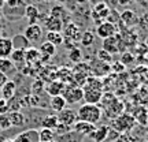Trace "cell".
<instances>
[{"instance_id":"bcb514c9","label":"cell","mask_w":148,"mask_h":142,"mask_svg":"<svg viewBox=\"0 0 148 142\" xmlns=\"http://www.w3.org/2000/svg\"><path fill=\"white\" fill-rule=\"evenodd\" d=\"M49 142H58V141H55V139H53V141H49Z\"/></svg>"},{"instance_id":"603a6c76","label":"cell","mask_w":148,"mask_h":142,"mask_svg":"<svg viewBox=\"0 0 148 142\" xmlns=\"http://www.w3.org/2000/svg\"><path fill=\"white\" fill-rule=\"evenodd\" d=\"M23 15L26 18L30 25H34L37 22V18H38V8L36 5H32L29 4L25 7V11H23Z\"/></svg>"},{"instance_id":"74e56055","label":"cell","mask_w":148,"mask_h":142,"mask_svg":"<svg viewBox=\"0 0 148 142\" xmlns=\"http://www.w3.org/2000/svg\"><path fill=\"white\" fill-rule=\"evenodd\" d=\"M106 8H108V5H107L106 1H99V3H96L95 4L93 11H95V12H101V11L106 10Z\"/></svg>"},{"instance_id":"ee69618b","label":"cell","mask_w":148,"mask_h":142,"mask_svg":"<svg viewBox=\"0 0 148 142\" xmlns=\"http://www.w3.org/2000/svg\"><path fill=\"white\" fill-rule=\"evenodd\" d=\"M4 142H14V139H5Z\"/></svg>"},{"instance_id":"d4e9b609","label":"cell","mask_w":148,"mask_h":142,"mask_svg":"<svg viewBox=\"0 0 148 142\" xmlns=\"http://www.w3.org/2000/svg\"><path fill=\"white\" fill-rule=\"evenodd\" d=\"M45 41L51 42L55 47H58V45L63 44L64 38H63V34L59 32H47L45 33Z\"/></svg>"},{"instance_id":"d6986e66","label":"cell","mask_w":148,"mask_h":142,"mask_svg":"<svg viewBox=\"0 0 148 142\" xmlns=\"http://www.w3.org/2000/svg\"><path fill=\"white\" fill-rule=\"evenodd\" d=\"M49 107H51V109L55 111L56 113L58 112H60V111H63L66 107H67V103H66V100L63 99V96H53V97H51L49 99Z\"/></svg>"},{"instance_id":"5bb4252c","label":"cell","mask_w":148,"mask_h":142,"mask_svg":"<svg viewBox=\"0 0 148 142\" xmlns=\"http://www.w3.org/2000/svg\"><path fill=\"white\" fill-rule=\"evenodd\" d=\"M64 88H66V84H64L63 81H60V79H55V81H52V82L45 88V92H47V94L49 96V97H53V96H60L62 93H63Z\"/></svg>"},{"instance_id":"60d3db41","label":"cell","mask_w":148,"mask_h":142,"mask_svg":"<svg viewBox=\"0 0 148 142\" xmlns=\"http://www.w3.org/2000/svg\"><path fill=\"white\" fill-rule=\"evenodd\" d=\"M7 81H8V77L5 75V74H3L1 71H0V89L4 86L5 84H7Z\"/></svg>"},{"instance_id":"f546056e","label":"cell","mask_w":148,"mask_h":142,"mask_svg":"<svg viewBox=\"0 0 148 142\" xmlns=\"http://www.w3.org/2000/svg\"><path fill=\"white\" fill-rule=\"evenodd\" d=\"M53 138H55V132H53V130L44 128V127H41V128L38 130V141L40 142L53 141Z\"/></svg>"},{"instance_id":"83f0119b","label":"cell","mask_w":148,"mask_h":142,"mask_svg":"<svg viewBox=\"0 0 148 142\" xmlns=\"http://www.w3.org/2000/svg\"><path fill=\"white\" fill-rule=\"evenodd\" d=\"M58 124H59V120L56 115H47V116H44L41 120V127L49 128V130H55Z\"/></svg>"},{"instance_id":"8fae6325","label":"cell","mask_w":148,"mask_h":142,"mask_svg":"<svg viewBox=\"0 0 148 142\" xmlns=\"http://www.w3.org/2000/svg\"><path fill=\"white\" fill-rule=\"evenodd\" d=\"M82 90H84L82 101H85V104H96V105H99L101 96H103V90H97V89H82Z\"/></svg>"},{"instance_id":"ac0fdd59","label":"cell","mask_w":148,"mask_h":142,"mask_svg":"<svg viewBox=\"0 0 148 142\" xmlns=\"http://www.w3.org/2000/svg\"><path fill=\"white\" fill-rule=\"evenodd\" d=\"M14 51L11 38H5V37H0V59L10 58L11 52Z\"/></svg>"},{"instance_id":"681fc988","label":"cell","mask_w":148,"mask_h":142,"mask_svg":"<svg viewBox=\"0 0 148 142\" xmlns=\"http://www.w3.org/2000/svg\"><path fill=\"white\" fill-rule=\"evenodd\" d=\"M1 1H3V0H1Z\"/></svg>"},{"instance_id":"5b68a950","label":"cell","mask_w":148,"mask_h":142,"mask_svg":"<svg viewBox=\"0 0 148 142\" xmlns=\"http://www.w3.org/2000/svg\"><path fill=\"white\" fill-rule=\"evenodd\" d=\"M122 41H123V40L121 38V34L116 33L115 36L108 37V38H104V40H103V48H101V49H104V51L108 52L110 55L119 53V52H122L121 47H119L122 44Z\"/></svg>"},{"instance_id":"9c48e42d","label":"cell","mask_w":148,"mask_h":142,"mask_svg":"<svg viewBox=\"0 0 148 142\" xmlns=\"http://www.w3.org/2000/svg\"><path fill=\"white\" fill-rule=\"evenodd\" d=\"M123 109H125V105H123L118 99H115L110 105H107L106 108L103 109V113H104L108 119L112 120V119H115L116 116H119L121 113H123Z\"/></svg>"},{"instance_id":"e575fe53","label":"cell","mask_w":148,"mask_h":142,"mask_svg":"<svg viewBox=\"0 0 148 142\" xmlns=\"http://www.w3.org/2000/svg\"><path fill=\"white\" fill-rule=\"evenodd\" d=\"M11 127V122L8 118V113H0V128L1 130H8Z\"/></svg>"},{"instance_id":"52a82bcc","label":"cell","mask_w":148,"mask_h":142,"mask_svg":"<svg viewBox=\"0 0 148 142\" xmlns=\"http://www.w3.org/2000/svg\"><path fill=\"white\" fill-rule=\"evenodd\" d=\"M58 120L60 124H63V126H67V127H73L74 123L78 120L77 119V111H74L73 108H70V107H66L63 111H60L58 112Z\"/></svg>"},{"instance_id":"c3c4849f","label":"cell","mask_w":148,"mask_h":142,"mask_svg":"<svg viewBox=\"0 0 148 142\" xmlns=\"http://www.w3.org/2000/svg\"><path fill=\"white\" fill-rule=\"evenodd\" d=\"M0 4H1V0H0Z\"/></svg>"},{"instance_id":"484cf974","label":"cell","mask_w":148,"mask_h":142,"mask_svg":"<svg viewBox=\"0 0 148 142\" xmlns=\"http://www.w3.org/2000/svg\"><path fill=\"white\" fill-rule=\"evenodd\" d=\"M14 49H27L29 48V41H27L23 34H16L11 38Z\"/></svg>"},{"instance_id":"ab89813d","label":"cell","mask_w":148,"mask_h":142,"mask_svg":"<svg viewBox=\"0 0 148 142\" xmlns=\"http://www.w3.org/2000/svg\"><path fill=\"white\" fill-rule=\"evenodd\" d=\"M111 69L114 70V71H118V73H119V71H122V70H125V66H123L121 62H116V63L112 64V67H111Z\"/></svg>"},{"instance_id":"b9f144b4","label":"cell","mask_w":148,"mask_h":142,"mask_svg":"<svg viewBox=\"0 0 148 142\" xmlns=\"http://www.w3.org/2000/svg\"><path fill=\"white\" fill-rule=\"evenodd\" d=\"M118 3L119 4H127V3H130V0H118Z\"/></svg>"},{"instance_id":"ffe728a7","label":"cell","mask_w":148,"mask_h":142,"mask_svg":"<svg viewBox=\"0 0 148 142\" xmlns=\"http://www.w3.org/2000/svg\"><path fill=\"white\" fill-rule=\"evenodd\" d=\"M37 49L40 51L41 56L48 58V59H51L52 56H55V53H56V47L52 45L51 42H48V41H42L41 44H40V47L37 48Z\"/></svg>"},{"instance_id":"277c9868","label":"cell","mask_w":148,"mask_h":142,"mask_svg":"<svg viewBox=\"0 0 148 142\" xmlns=\"http://www.w3.org/2000/svg\"><path fill=\"white\" fill-rule=\"evenodd\" d=\"M23 36L29 41V44H40L42 40V36H44V32H42V27L40 25L34 23V25H29L25 29Z\"/></svg>"},{"instance_id":"2e32d148","label":"cell","mask_w":148,"mask_h":142,"mask_svg":"<svg viewBox=\"0 0 148 142\" xmlns=\"http://www.w3.org/2000/svg\"><path fill=\"white\" fill-rule=\"evenodd\" d=\"M95 128H96L95 124H90V123H86V122L82 120H77L73 126V131L79 134V135H89Z\"/></svg>"},{"instance_id":"7bdbcfd3","label":"cell","mask_w":148,"mask_h":142,"mask_svg":"<svg viewBox=\"0 0 148 142\" xmlns=\"http://www.w3.org/2000/svg\"><path fill=\"white\" fill-rule=\"evenodd\" d=\"M75 1H77L78 4H84V3H86L88 0H75Z\"/></svg>"},{"instance_id":"3957f363","label":"cell","mask_w":148,"mask_h":142,"mask_svg":"<svg viewBox=\"0 0 148 142\" xmlns=\"http://www.w3.org/2000/svg\"><path fill=\"white\" fill-rule=\"evenodd\" d=\"M62 96H63V99L66 100L67 104H77L79 101H82L84 90L79 86H66Z\"/></svg>"},{"instance_id":"7402d4cb","label":"cell","mask_w":148,"mask_h":142,"mask_svg":"<svg viewBox=\"0 0 148 142\" xmlns=\"http://www.w3.org/2000/svg\"><path fill=\"white\" fill-rule=\"evenodd\" d=\"M40 58H41V53L37 48L29 47L25 51V62L27 64H34L36 62H40Z\"/></svg>"},{"instance_id":"9a60e30c","label":"cell","mask_w":148,"mask_h":142,"mask_svg":"<svg viewBox=\"0 0 148 142\" xmlns=\"http://www.w3.org/2000/svg\"><path fill=\"white\" fill-rule=\"evenodd\" d=\"M15 93H16V85L14 81H7V84L0 89V97L5 101H10L11 99H14Z\"/></svg>"},{"instance_id":"7c38bea8","label":"cell","mask_w":148,"mask_h":142,"mask_svg":"<svg viewBox=\"0 0 148 142\" xmlns=\"http://www.w3.org/2000/svg\"><path fill=\"white\" fill-rule=\"evenodd\" d=\"M49 15L58 18L59 21L63 23V26H66L69 22H71V21H70L69 11L66 10L63 5H55V7H52V8H51V11H49Z\"/></svg>"},{"instance_id":"1f68e13d","label":"cell","mask_w":148,"mask_h":142,"mask_svg":"<svg viewBox=\"0 0 148 142\" xmlns=\"http://www.w3.org/2000/svg\"><path fill=\"white\" fill-rule=\"evenodd\" d=\"M69 60H71L73 63H79L81 60H82V52H81V49L79 48H73L71 51L69 52Z\"/></svg>"},{"instance_id":"44dd1931","label":"cell","mask_w":148,"mask_h":142,"mask_svg":"<svg viewBox=\"0 0 148 142\" xmlns=\"http://www.w3.org/2000/svg\"><path fill=\"white\" fill-rule=\"evenodd\" d=\"M8 118L11 122V127H22L26 122V118L21 111H14V112H8Z\"/></svg>"},{"instance_id":"4316f807","label":"cell","mask_w":148,"mask_h":142,"mask_svg":"<svg viewBox=\"0 0 148 142\" xmlns=\"http://www.w3.org/2000/svg\"><path fill=\"white\" fill-rule=\"evenodd\" d=\"M95 33L90 32V30H86L81 34V38H79V42H81V45L84 48H90L93 44H95Z\"/></svg>"},{"instance_id":"f6af8a7d","label":"cell","mask_w":148,"mask_h":142,"mask_svg":"<svg viewBox=\"0 0 148 142\" xmlns=\"http://www.w3.org/2000/svg\"><path fill=\"white\" fill-rule=\"evenodd\" d=\"M41 1H51V0H41Z\"/></svg>"},{"instance_id":"8992f818","label":"cell","mask_w":148,"mask_h":142,"mask_svg":"<svg viewBox=\"0 0 148 142\" xmlns=\"http://www.w3.org/2000/svg\"><path fill=\"white\" fill-rule=\"evenodd\" d=\"M62 34H63L64 41L77 42V41H79V38H81V30H79V26L77 25V23H74V22H69L66 26H63Z\"/></svg>"},{"instance_id":"836d02e7","label":"cell","mask_w":148,"mask_h":142,"mask_svg":"<svg viewBox=\"0 0 148 142\" xmlns=\"http://www.w3.org/2000/svg\"><path fill=\"white\" fill-rule=\"evenodd\" d=\"M97 58L99 60H101V63H111V60H112V55H110L108 52H106L104 49H99L97 51Z\"/></svg>"},{"instance_id":"30bf717a","label":"cell","mask_w":148,"mask_h":142,"mask_svg":"<svg viewBox=\"0 0 148 142\" xmlns=\"http://www.w3.org/2000/svg\"><path fill=\"white\" fill-rule=\"evenodd\" d=\"M110 134H111V127L103 124V126H100V127H96L88 137L95 142H106L107 139H108V135H110Z\"/></svg>"},{"instance_id":"4fadbf2b","label":"cell","mask_w":148,"mask_h":142,"mask_svg":"<svg viewBox=\"0 0 148 142\" xmlns=\"http://www.w3.org/2000/svg\"><path fill=\"white\" fill-rule=\"evenodd\" d=\"M14 142H40L38 141V130L37 128H29L26 131L19 132L14 138Z\"/></svg>"},{"instance_id":"d6a6232c","label":"cell","mask_w":148,"mask_h":142,"mask_svg":"<svg viewBox=\"0 0 148 142\" xmlns=\"http://www.w3.org/2000/svg\"><path fill=\"white\" fill-rule=\"evenodd\" d=\"M45 88V85H44V81L42 79H36L34 82L32 84V93L33 94H41L42 90Z\"/></svg>"},{"instance_id":"e0dca14e","label":"cell","mask_w":148,"mask_h":142,"mask_svg":"<svg viewBox=\"0 0 148 142\" xmlns=\"http://www.w3.org/2000/svg\"><path fill=\"white\" fill-rule=\"evenodd\" d=\"M44 26L47 29V32H59L62 33L63 30V23L59 21L58 18H55L52 15H48L44 21Z\"/></svg>"},{"instance_id":"f35d334b","label":"cell","mask_w":148,"mask_h":142,"mask_svg":"<svg viewBox=\"0 0 148 142\" xmlns=\"http://www.w3.org/2000/svg\"><path fill=\"white\" fill-rule=\"evenodd\" d=\"M69 130H70V127L63 126V124H60V123H59L58 126H56V128L53 130V132H55V131H58L59 134H66V132L69 131Z\"/></svg>"},{"instance_id":"ba28073f","label":"cell","mask_w":148,"mask_h":142,"mask_svg":"<svg viewBox=\"0 0 148 142\" xmlns=\"http://www.w3.org/2000/svg\"><path fill=\"white\" fill-rule=\"evenodd\" d=\"M116 33H118L116 25H112L110 22H103V23H100L99 26H96L95 36H97L99 38H101V40H104V38L115 36Z\"/></svg>"},{"instance_id":"cb8c5ba5","label":"cell","mask_w":148,"mask_h":142,"mask_svg":"<svg viewBox=\"0 0 148 142\" xmlns=\"http://www.w3.org/2000/svg\"><path fill=\"white\" fill-rule=\"evenodd\" d=\"M119 21L122 23H125L126 26H132V25L136 23L137 18H136V14L132 10H123L121 12V15H119Z\"/></svg>"},{"instance_id":"6da1fadb","label":"cell","mask_w":148,"mask_h":142,"mask_svg":"<svg viewBox=\"0 0 148 142\" xmlns=\"http://www.w3.org/2000/svg\"><path fill=\"white\" fill-rule=\"evenodd\" d=\"M101 116H103V109L100 108V105L96 104H84L77 109V119L90 124L99 123Z\"/></svg>"},{"instance_id":"8d00e7d4","label":"cell","mask_w":148,"mask_h":142,"mask_svg":"<svg viewBox=\"0 0 148 142\" xmlns=\"http://www.w3.org/2000/svg\"><path fill=\"white\" fill-rule=\"evenodd\" d=\"M5 4L10 8H16V7L23 4V0H5Z\"/></svg>"},{"instance_id":"7a4b0ae2","label":"cell","mask_w":148,"mask_h":142,"mask_svg":"<svg viewBox=\"0 0 148 142\" xmlns=\"http://www.w3.org/2000/svg\"><path fill=\"white\" fill-rule=\"evenodd\" d=\"M136 119L133 115L129 113H121L116 116L115 119L111 120V130H114L116 134H122V132H129L133 127L136 126Z\"/></svg>"},{"instance_id":"7dc6e473","label":"cell","mask_w":148,"mask_h":142,"mask_svg":"<svg viewBox=\"0 0 148 142\" xmlns=\"http://www.w3.org/2000/svg\"><path fill=\"white\" fill-rule=\"evenodd\" d=\"M59 1H66V0H59Z\"/></svg>"},{"instance_id":"4dcf8cb0","label":"cell","mask_w":148,"mask_h":142,"mask_svg":"<svg viewBox=\"0 0 148 142\" xmlns=\"http://www.w3.org/2000/svg\"><path fill=\"white\" fill-rule=\"evenodd\" d=\"M25 51L26 49H14L10 55V60L14 64H19L25 62Z\"/></svg>"},{"instance_id":"f1b7e54d","label":"cell","mask_w":148,"mask_h":142,"mask_svg":"<svg viewBox=\"0 0 148 142\" xmlns=\"http://www.w3.org/2000/svg\"><path fill=\"white\" fill-rule=\"evenodd\" d=\"M0 71L3 74H5V75H8L10 73L15 71V64L11 62L10 58L0 59Z\"/></svg>"},{"instance_id":"d590c367","label":"cell","mask_w":148,"mask_h":142,"mask_svg":"<svg viewBox=\"0 0 148 142\" xmlns=\"http://www.w3.org/2000/svg\"><path fill=\"white\" fill-rule=\"evenodd\" d=\"M133 62V55L132 53H122V58H121V63L125 66V64H130Z\"/></svg>"}]
</instances>
